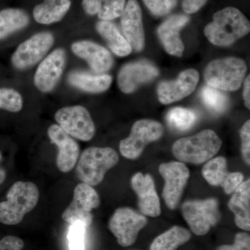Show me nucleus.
Segmentation results:
<instances>
[{
    "label": "nucleus",
    "instance_id": "nucleus-1",
    "mask_svg": "<svg viewBox=\"0 0 250 250\" xmlns=\"http://www.w3.org/2000/svg\"><path fill=\"white\" fill-rule=\"evenodd\" d=\"M250 31V23L240 10L227 7L213 15V21L205 28L206 37L214 45L228 47Z\"/></svg>",
    "mask_w": 250,
    "mask_h": 250
},
{
    "label": "nucleus",
    "instance_id": "nucleus-2",
    "mask_svg": "<svg viewBox=\"0 0 250 250\" xmlns=\"http://www.w3.org/2000/svg\"><path fill=\"white\" fill-rule=\"evenodd\" d=\"M39 195L35 184L16 182L6 194V201L0 202V223L6 225L21 223L24 215L35 208Z\"/></svg>",
    "mask_w": 250,
    "mask_h": 250
},
{
    "label": "nucleus",
    "instance_id": "nucleus-3",
    "mask_svg": "<svg viewBox=\"0 0 250 250\" xmlns=\"http://www.w3.org/2000/svg\"><path fill=\"white\" fill-rule=\"evenodd\" d=\"M221 146L218 135L213 130L206 129L195 136L177 140L172 146V152L181 162L201 164L215 155Z\"/></svg>",
    "mask_w": 250,
    "mask_h": 250
},
{
    "label": "nucleus",
    "instance_id": "nucleus-4",
    "mask_svg": "<svg viewBox=\"0 0 250 250\" xmlns=\"http://www.w3.org/2000/svg\"><path fill=\"white\" fill-rule=\"evenodd\" d=\"M119 161L118 153L111 147L87 148L82 153L76 168L77 177L93 187L103 182L105 174Z\"/></svg>",
    "mask_w": 250,
    "mask_h": 250
},
{
    "label": "nucleus",
    "instance_id": "nucleus-5",
    "mask_svg": "<svg viewBox=\"0 0 250 250\" xmlns=\"http://www.w3.org/2000/svg\"><path fill=\"white\" fill-rule=\"evenodd\" d=\"M247 72V64L237 57L215 59L206 67L205 79L212 88L235 91L241 88Z\"/></svg>",
    "mask_w": 250,
    "mask_h": 250
},
{
    "label": "nucleus",
    "instance_id": "nucleus-6",
    "mask_svg": "<svg viewBox=\"0 0 250 250\" xmlns=\"http://www.w3.org/2000/svg\"><path fill=\"white\" fill-rule=\"evenodd\" d=\"M164 126L159 122L145 119L136 122L129 136L120 143L122 155L128 159H136L141 156L149 143L160 139Z\"/></svg>",
    "mask_w": 250,
    "mask_h": 250
},
{
    "label": "nucleus",
    "instance_id": "nucleus-7",
    "mask_svg": "<svg viewBox=\"0 0 250 250\" xmlns=\"http://www.w3.org/2000/svg\"><path fill=\"white\" fill-rule=\"evenodd\" d=\"M182 214L192 232L203 236L220 220L218 202L215 199L184 202Z\"/></svg>",
    "mask_w": 250,
    "mask_h": 250
},
{
    "label": "nucleus",
    "instance_id": "nucleus-8",
    "mask_svg": "<svg viewBox=\"0 0 250 250\" xmlns=\"http://www.w3.org/2000/svg\"><path fill=\"white\" fill-rule=\"evenodd\" d=\"M59 126L74 139L88 141L95 134V126L89 112L83 106H65L56 112Z\"/></svg>",
    "mask_w": 250,
    "mask_h": 250
},
{
    "label": "nucleus",
    "instance_id": "nucleus-9",
    "mask_svg": "<svg viewBox=\"0 0 250 250\" xmlns=\"http://www.w3.org/2000/svg\"><path fill=\"white\" fill-rule=\"evenodd\" d=\"M100 204V197L91 186L79 184L74 190L72 202L62 214V220L70 225L82 222L89 227L93 221L92 210Z\"/></svg>",
    "mask_w": 250,
    "mask_h": 250
},
{
    "label": "nucleus",
    "instance_id": "nucleus-10",
    "mask_svg": "<svg viewBox=\"0 0 250 250\" xmlns=\"http://www.w3.org/2000/svg\"><path fill=\"white\" fill-rule=\"evenodd\" d=\"M147 222L143 215L128 207H122L112 215L108 228L117 238L118 244L128 247L134 244L139 231L146 226Z\"/></svg>",
    "mask_w": 250,
    "mask_h": 250
},
{
    "label": "nucleus",
    "instance_id": "nucleus-11",
    "mask_svg": "<svg viewBox=\"0 0 250 250\" xmlns=\"http://www.w3.org/2000/svg\"><path fill=\"white\" fill-rule=\"evenodd\" d=\"M54 42L53 34L40 32L22 42L11 57L13 65L18 70H26L44 58Z\"/></svg>",
    "mask_w": 250,
    "mask_h": 250
},
{
    "label": "nucleus",
    "instance_id": "nucleus-12",
    "mask_svg": "<svg viewBox=\"0 0 250 250\" xmlns=\"http://www.w3.org/2000/svg\"><path fill=\"white\" fill-rule=\"evenodd\" d=\"M159 172L165 180L163 198L169 208L174 209L180 201L190 172L183 163L173 161L161 164Z\"/></svg>",
    "mask_w": 250,
    "mask_h": 250
},
{
    "label": "nucleus",
    "instance_id": "nucleus-13",
    "mask_svg": "<svg viewBox=\"0 0 250 250\" xmlns=\"http://www.w3.org/2000/svg\"><path fill=\"white\" fill-rule=\"evenodd\" d=\"M66 63V52L56 49L41 62L34 75L36 88L42 93H49L59 83Z\"/></svg>",
    "mask_w": 250,
    "mask_h": 250
},
{
    "label": "nucleus",
    "instance_id": "nucleus-14",
    "mask_svg": "<svg viewBox=\"0 0 250 250\" xmlns=\"http://www.w3.org/2000/svg\"><path fill=\"white\" fill-rule=\"evenodd\" d=\"M199 80L196 70L188 69L181 72L176 80L161 82L157 88L159 101L163 104H169L185 98L196 88Z\"/></svg>",
    "mask_w": 250,
    "mask_h": 250
},
{
    "label": "nucleus",
    "instance_id": "nucleus-15",
    "mask_svg": "<svg viewBox=\"0 0 250 250\" xmlns=\"http://www.w3.org/2000/svg\"><path fill=\"white\" fill-rule=\"evenodd\" d=\"M152 62L143 60L125 64L118 75V84L123 93H132L140 85L150 82L159 75Z\"/></svg>",
    "mask_w": 250,
    "mask_h": 250
},
{
    "label": "nucleus",
    "instance_id": "nucleus-16",
    "mask_svg": "<svg viewBox=\"0 0 250 250\" xmlns=\"http://www.w3.org/2000/svg\"><path fill=\"white\" fill-rule=\"evenodd\" d=\"M47 134L51 142L58 147L57 167L61 172H70L76 165L80 156L78 143L58 125H51L47 130Z\"/></svg>",
    "mask_w": 250,
    "mask_h": 250
},
{
    "label": "nucleus",
    "instance_id": "nucleus-17",
    "mask_svg": "<svg viewBox=\"0 0 250 250\" xmlns=\"http://www.w3.org/2000/svg\"><path fill=\"white\" fill-rule=\"evenodd\" d=\"M121 27L125 39L136 52H141L145 46L142 11L136 0H129L121 15Z\"/></svg>",
    "mask_w": 250,
    "mask_h": 250
},
{
    "label": "nucleus",
    "instance_id": "nucleus-18",
    "mask_svg": "<svg viewBox=\"0 0 250 250\" xmlns=\"http://www.w3.org/2000/svg\"><path fill=\"white\" fill-rule=\"evenodd\" d=\"M72 52L84 59L92 70L103 74L113 67V59L108 49L90 41H80L72 44Z\"/></svg>",
    "mask_w": 250,
    "mask_h": 250
},
{
    "label": "nucleus",
    "instance_id": "nucleus-19",
    "mask_svg": "<svg viewBox=\"0 0 250 250\" xmlns=\"http://www.w3.org/2000/svg\"><path fill=\"white\" fill-rule=\"evenodd\" d=\"M131 184L137 195L140 210L142 213L154 218L160 215V201L152 177L149 174L143 175L139 172L133 176Z\"/></svg>",
    "mask_w": 250,
    "mask_h": 250
},
{
    "label": "nucleus",
    "instance_id": "nucleus-20",
    "mask_svg": "<svg viewBox=\"0 0 250 250\" xmlns=\"http://www.w3.org/2000/svg\"><path fill=\"white\" fill-rule=\"evenodd\" d=\"M189 21L190 17L187 15H173L158 27V36L167 53L175 57H182L184 45L179 32Z\"/></svg>",
    "mask_w": 250,
    "mask_h": 250
},
{
    "label": "nucleus",
    "instance_id": "nucleus-21",
    "mask_svg": "<svg viewBox=\"0 0 250 250\" xmlns=\"http://www.w3.org/2000/svg\"><path fill=\"white\" fill-rule=\"evenodd\" d=\"M112 77L106 74L94 75L90 72L75 70L67 75L69 84L77 89L90 93L106 91L112 83Z\"/></svg>",
    "mask_w": 250,
    "mask_h": 250
},
{
    "label": "nucleus",
    "instance_id": "nucleus-22",
    "mask_svg": "<svg viewBox=\"0 0 250 250\" xmlns=\"http://www.w3.org/2000/svg\"><path fill=\"white\" fill-rule=\"evenodd\" d=\"M250 180L242 183L235 190L229 202V208L234 213L238 228L246 231L250 229Z\"/></svg>",
    "mask_w": 250,
    "mask_h": 250
},
{
    "label": "nucleus",
    "instance_id": "nucleus-23",
    "mask_svg": "<svg viewBox=\"0 0 250 250\" xmlns=\"http://www.w3.org/2000/svg\"><path fill=\"white\" fill-rule=\"evenodd\" d=\"M70 6V0H44L43 2L34 8L33 16L36 22L42 24L60 22Z\"/></svg>",
    "mask_w": 250,
    "mask_h": 250
},
{
    "label": "nucleus",
    "instance_id": "nucleus-24",
    "mask_svg": "<svg viewBox=\"0 0 250 250\" xmlns=\"http://www.w3.org/2000/svg\"><path fill=\"white\" fill-rule=\"evenodd\" d=\"M96 29L116 55L126 57L132 52L131 45L114 23L111 21H99L96 24Z\"/></svg>",
    "mask_w": 250,
    "mask_h": 250
},
{
    "label": "nucleus",
    "instance_id": "nucleus-25",
    "mask_svg": "<svg viewBox=\"0 0 250 250\" xmlns=\"http://www.w3.org/2000/svg\"><path fill=\"white\" fill-rule=\"evenodd\" d=\"M126 0H82V8L89 16L98 15L101 21H111L121 17Z\"/></svg>",
    "mask_w": 250,
    "mask_h": 250
},
{
    "label": "nucleus",
    "instance_id": "nucleus-26",
    "mask_svg": "<svg viewBox=\"0 0 250 250\" xmlns=\"http://www.w3.org/2000/svg\"><path fill=\"white\" fill-rule=\"evenodd\" d=\"M30 18L24 10L9 8L0 11V40L6 39L29 24Z\"/></svg>",
    "mask_w": 250,
    "mask_h": 250
},
{
    "label": "nucleus",
    "instance_id": "nucleus-27",
    "mask_svg": "<svg viewBox=\"0 0 250 250\" xmlns=\"http://www.w3.org/2000/svg\"><path fill=\"white\" fill-rule=\"evenodd\" d=\"M191 234L182 227L174 226L152 242L150 250H176L190 240Z\"/></svg>",
    "mask_w": 250,
    "mask_h": 250
},
{
    "label": "nucleus",
    "instance_id": "nucleus-28",
    "mask_svg": "<svg viewBox=\"0 0 250 250\" xmlns=\"http://www.w3.org/2000/svg\"><path fill=\"white\" fill-rule=\"evenodd\" d=\"M202 103L210 111L215 113H222L226 111L229 104L228 95L220 90L205 85L200 93Z\"/></svg>",
    "mask_w": 250,
    "mask_h": 250
},
{
    "label": "nucleus",
    "instance_id": "nucleus-29",
    "mask_svg": "<svg viewBox=\"0 0 250 250\" xmlns=\"http://www.w3.org/2000/svg\"><path fill=\"white\" fill-rule=\"evenodd\" d=\"M167 124L177 131H187L197 121V115L192 110L182 107L172 108L166 115Z\"/></svg>",
    "mask_w": 250,
    "mask_h": 250
},
{
    "label": "nucleus",
    "instance_id": "nucleus-30",
    "mask_svg": "<svg viewBox=\"0 0 250 250\" xmlns=\"http://www.w3.org/2000/svg\"><path fill=\"white\" fill-rule=\"evenodd\" d=\"M229 173L226 159L221 156L211 159L202 169L204 178L212 186L223 185Z\"/></svg>",
    "mask_w": 250,
    "mask_h": 250
},
{
    "label": "nucleus",
    "instance_id": "nucleus-31",
    "mask_svg": "<svg viewBox=\"0 0 250 250\" xmlns=\"http://www.w3.org/2000/svg\"><path fill=\"white\" fill-rule=\"evenodd\" d=\"M23 100L21 94L13 88H0V108L13 113L21 111Z\"/></svg>",
    "mask_w": 250,
    "mask_h": 250
},
{
    "label": "nucleus",
    "instance_id": "nucleus-32",
    "mask_svg": "<svg viewBox=\"0 0 250 250\" xmlns=\"http://www.w3.org/2000/svg\"><path fill=\"white\" fill-rule=\"evenodd\" d=\"M88 227L82 222L71 224L67 233L70 250H85Z\"/></svg>",
    "mask_w": 250,
    "mask_h": 250
},
{
    "label": "nucleus",
    "instance_id": "nucleus-33",
    "mask_svg": "<svg viewBox=\"0 0 250 250\" xmlns=\"http://www.w3.org/2000/svg\"><path fill=\"white\" fill-rule=\"evenodd\" d=\"M145 4L156 16H166L177 6V0H143Z\"/></svg>",
    "mask_w": 250,
    "mask_h": 250
},
{
    "label": "nucleus",
    "instance_id": "nucleus-34",
    "mask_svg": "<svg viewBox=\"0 0 250 250\" xmlns=\"http://www.w3.org/2000/svg\"><path fill=\"white\" fill-rule=\"evenodd\" d=\"M241 150L243 159L250 165V121H248L241 128Z\"/></svg>",
    "mask_w": 250,
    "mask_h": 250
},
{
    "label": "nucleus",
    "instance_id": "nucleus-35",
    "mask_svg": "<svg viewBox=\"0 0 250 250\" xmlns=\"http://www.w3.org/2000/svg\"><path fill=\"white\" fill-rule=\"evenodd\" d=\"M217 250H250V237L246 233H238L231 246H220Z\"/></svg>",
    "mask_w": 250,
    "mask_h": 250
},
{
    "label": "nucleus",
    "instance_id": "nucleus-36",
    "mask_svg": "<svg viewBox=\"0 0 250 250\" xmlns=\"http://www.w3.org/2000/svg\"><path fill=\"white\" fill-rule=\"evenodd\" d=\"M243 174L240 172L229 173L221 187L223 188L224 190L226 193L231 194L234 192L238 187L243 183Z\"/></svg>",
    "mask_w": 250,
    "mask_h": 250
},
{
    "label": "nucleus",
    "instance_id": "nucleus-37",
    "mask_svg": "<svg viewBox=\"0 0 250 250\" xmlns=\"http://www.w3.org/2000/svg\"><path fill=\"white\" fill-rule=\"evenodd\" d=\"M24 247V242L18 237L6 236L0 240V250H22Z\"/></svg>",
    "mask_w": 250,
    "mask_h": 250
},
{
    "label": "nucleus",
    "instance_id": "nucleus-38",
    "mask_svg": "<svg viewBox=\"0 0 250 250\" xmlns=\"http://www.w3.org/2000/svg\"><path fill=\"white\" fill-rule=\"evenodd\" d=\"M207 1L208 0H183L182 7L186 14H195L205 6Z\"/></svg>",
    "mask_w": 250,
    "mask_h": 250
},
{
    "label": "nucleus",
    "instance_id": "nucleus-39",
    "mask_svg": "<svg viewBox=\"0 0 250 250\" xmlns=\"http://www.w3.org/2000/svg\"><path fill=\"white\" fill-rule=\"evenodd\" d=\"M243 99H244L245 104L246 107L250 109V76L248 75L246 77L244 82V89H243Z\"/></svg>",
    "mask_w": 250,
    "mask_h": 250
},
{
    "label": "nucleus",
    "instance_id": "nucleus-40",
    "mask_svg": "<svg viewBox=\"0 0 250 250\" xmlns=\"http://www.w3.org/2000/svg\"><path fill=\"white\" fill-rule=\"evenodd\" d=\"M6 172L2 168L0 167V184L3 183L6 179Z\"/></svg>",
    "mask_w": 250,
    "mask_h": 250
},
{
    "label": "nucleus",
    "instance_id": "nucleus-41",
    "mask_svg": "<svg viewBox=\"0 0 250 250\" xmlns=\"http://www.w3.org/2000/svg\"><path fill=\"white\" fill-rule=\"evenodd\" d=\"M1 160V153H0V161Z\"/></svg>",
    "mask_w": 250,
    "mask_h": 250
}]
</instances>
